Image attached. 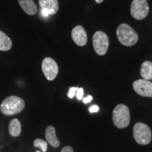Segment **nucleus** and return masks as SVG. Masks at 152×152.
<instances>
[{
    "label": "nucleus",
    "instance_id": "11",
    "mask_svg": "<svg viewBox=\"0 0 152 152\" xmlns=\"http://www.w3.org/2000/svg\"><path fill=\"white\" fill-rule=\"evenodd\" d=\"M45 138L47 142L54 148L59 147L60 141L56 135V130L52 125H49L45 131Z\"/></svg>",
    "mask_w": 152,
    "mask_h": 152
},
{
    "label": "nucleus",
    "instance_id": "15",
    "mask_svg": "<svg viewBox=\"0 0 152 152\" xmlns=\"http://www.w3.org/2000/svg\"><path fill=\"white\" fill-rule=\"evenodd\" d=\"M9 132L13 137H18L21 132V123L19 120L13 119L9 123Z\"/></svg>",
    "mask_w": 152,
    "mask_h": 152
},
{
    "label": "nucleus",
    "instance_id": "19",
    "mask_svg": "<svg viewBox=\"0 0 152 152\" xmlns=\"http://www.w3.org/2000/svg\"><path fill=\"white\" fill-rule=\"evenodd\" d=\"M61 152H74L73 149L70 146H66L61 149Z\"/></svg>",
    "mask_w": 152,
    "mask_h": 152
},
{
    "label": "nucleus",
    "instance_id": "23",
    "mask_svg": "<svg viewBox=\"0 0 152 152\" xmlns=\"http://www.w3.org/2000/svg\"><path fill=\"white\" fill-rule=\"evenodd\" d=\"M36 152H39V151H36Z\"/></svg>",
    "mask_w": 152,
    "mask_h": 152
},
{
    "label": "nucleus",
    "instance_id": "17",
    "mask_svg": "<svg viewBox=\"0 0 152 152\" xmlns=\"http://www.w3.org/2000/svg\"><path fill=\"white\" fill-rule=\"evenodd\" d=\"M83 94H84V91H83V88H82V87H80V88H77V91H76V96H77V99L78 100H81L83 99Z\"/></svg>",
    "mask_w": 152,
    "mask_h": 152
},
{
    "label": "nucleus",
    "instance_id": "2",
    "mask_svg": "<svg viewBox=\"0 0 152 152\" xmlns=\"http://www.w3.org/2000/svg\"><path fill=\"white\" fill-rule=\"evenodd\" d=\"M24 108V100L17 96H10L6 98L0 106L1 113L7 115H12L20 113Z\"/></svg>",
    "mask_w": 152,
    "mask_h": 152
},
{
    "label": "nucleus",
    "instance_id": "6",
    "mask_svg": "<svg viewBox=\"0 0 152 152\" xmlns=\"http://www.w3.org/2000/svg\"><path fill=\"white\" fill-rule=\"evenodd\" d=\"M149 12V4L147 0H133L130 7V14L136 20H143Z\"/></svg>",
    "mask_w": 152,
    "mask_h": 152
},
{
    "label": "nucleus",
    "instance_id": "21",
    "mask_svg": "<svg viewBox=\"0 0 152 152\" xmlns=\"http://www.w3.org/2000/svg\"><path fill=\"white\" fill-rule=\"evenodd\" d=\"M92 100V96H90V95H89L88 96H87V97L83 99V102H84L85 104H87L89 103V102H90Z\"/></svg>",
    "mask_w": 152,
    "mask_h": 152
},
{
    "label": "nucleus",
    "instance_id": "12",
    "mask_svg": "<svg viewBox=\"0 0 152 152\" xmlns=\"http://www.w3.org/2000/svg\"><path fill=\"white\" fill-rule=\"evenodd\" d=\"M19 4L24 12L30 16H34L37 13V9L33 0H18Z\"/></svg>",
    "mask_w": 152,
    "mask_h": 152
},
{
    "label": "nucleus",
    "instance_id": "20",
    "mask_svg": "<svg viewBox=\"0 0 152 152\" xmlns=\"http://www.w3.org/2000/svg\"><path fill=\"white\" fill-rule=\"evenodd\" d=\"M99 106H96V105H94L92 106H91L90 108V113H95V112H97L99 111Z\"/></svg>",
    "mask_w": 152,
    "mask_h": 152
},
{
    "label": "nucleus",
    "instance_id": "4",
    "mask_svg": "<svg viewBox=\"0 0 152 152\" xmlns=\"http://www.w3.org/2000/svg\"><path fill=\"white\" fill-rule=\"evenodd\" d=\"M133 137L137 143L147 145L151 142V130L145 123H137L133 128Z\"/></svg>",
    "mask_w": 152,
    "mask_h": 152
},
{
    "label": "nucleus",
    "instance_id": "3",
    "mask_svg": "<svg viewBox=\"0 0 152 152\" xmlns=\"http://www.w3.org/2000/svg\"><path fill=\"white\" fill-rule=\"evenodd\" d=\"M130 122V113L128 107L125 104L117 105L113 111V123L118 128L123 129L128 126Z\"/></svg>",
    "mask_w": 152,
    "mask_h": 152
},
{
    "label": "nucleus",
    "instance_id": "14",
    "mask_svg": "<svg viewBox=\"0 0 152 152\" xmlns=\"http://www.w3.org/2000/svg\"><path fill=\"white\" fill-rule=\"evenodd\" d=\"M12 41L7 34L0 30V51L7 52L12 48Z\"/></svg>",
    "mask_w": 152,
    "mask_h": 152
},
{
    "label": "nucleus",
    "instance_id": "13",
    "mask_svg": "<svg viewBox=\"0 0 152 152\" xmlns=\"http://www.w3.org/2000/svg\"><path fill=\"white\" fill-rule=\"evenodd\" d=\"M140 75L144 80H152V62L146 61L142 63L140 68Z\"/></svg>",
    "mask_w": 152,
    "mask_h": 152
},
{
    "label": "nucleus",
    "instance_id": "1",
    "mask_svg": "<svg viewBox=\"0 0 152 152\" xmlns=\"http://www.w3.org/2000/svg\"><path fill=\"white\" fill-rule=\"evenodd\" d=\"M116 35L118 41L125 47H131L138 42L139 37L136 31L126 23H122L118 27Z\"/></svg>",
    "mask_w": 152,
    "mask_h": 152
},
{
    "label": "nucleus",
    "instance_id": "22",
    "mask_svg": "<svg viewBox=\"0 0 152 152\" xmlns=\"http://www.w3.org/2000/svg\"><path fill=\"white\" fill-rule=\"evenodd\" d=\"M104 1V0H95V1H96V2L97 3V4H101V3H102V2H103Z\"/></svg>",
    "mask_w": 152,
    "mask_h": 152
},
{
    "label": "nucleus",
    "instance_id": "9",
    "mask_svg": "<svg viewBox=\"0 0 152 152\" xmlns=\"http://www.w3.org/2000/svg\"><path fill=\"white\" fill-rule=\"evenodd\" d=\"M71 36L74 42L80 47L85 46L87 42V33L83 26H75L72 30Z\"/></svg>",
    "mask_w": 152,
    "mask_h": 152
},
{
    "label": "nucleus",
    "instance_id": "10",
    "mask_svg": "<svg viewBox=\"0 0 152 152\" xmlns=\"http://www.w3.org/2000/svg\"><path fill=\"white\" fill-rule=\"evenodd\" d=\"M41 10L47 11L49 15H54L59 9L58 0H39Z\"/></svg>",
    "mask_w": 152,
    "mask_h": 152
},
{
    "label": "nucleus",
    "instance_id": "5",
    "mask_svg": "<svg viewBox=\"0 0 152 152\" xmlns=\"http://www.w3.org/2000/svg\"><path fill=\"white\" fill-rule=\"evenodd\" d=\"M109 47V39L107 35L102 31H97L93 36V47L95 52L99 56L106 54Z\"/></svg>",
    "mask_w": 152,
    "mask_h": 152
},
{
    "label": "nucleus",
    "instance_id": "7",
    "mask_svg": "<svg viewBox=\"0 0 152 152\" xmlns=\"http://www.w3.org/2000/svg\"><path fill=\"white\" fill-rule=\"evenodd\" d=\"M42 69L46 78L50 81L54 80L58 73V67L56 62L50 57L44 58L42 63Z\"/></svg>",
    "mask_w": 152,
    "mask_h": 152
},
{
    "label": "nucleus",
    "instance_id": "18",
    "mask_svg": "<svg viewBox=\"0 0 152 152\" xmlns=\"http://www.w3.org/2000/svg\"><path fill=\"white\" fill-rule=\"evenodd\" d=\"M77 88H78V87H71V88H70V90H69V92H68V97L71 98V99L73 98L74 96H75V94H76V91H77Z\"/></svg>",
    "mask_w": 152,
    "mask_h": 152
},
{
    "label": "nucleus",
    "instance_id": "8",
    "mask_svg": "<svg viewBox=\"0 0 152 152\" xmlns=\"http://www.w3.org/2000/svg\"><path fill=\"white\" fill-rule=\"evenodd\" d=\"M132 87L137 94L144 97H152V83L144 79L134 81Z\"/></svg>",
    "mask_w": 152,
    "mask_h": 152
},
{
    "label": "nucleus",
    "instance_id": "16",
    "mask_svg": "<svg viewBox=\"0 0 152 152\" xmlns=\"http://www.w3.org/2000/svg\"><path fill=\"white\" fill-rule=\"evenodd\" d=\"M33 145L35 147L40 148L43 152H46L47 150V143L46 141L42 140V139H36L34 140Z\"/></svg>",
    "mask_w": 152,
    "mask_h": 152
}]
</instances>
